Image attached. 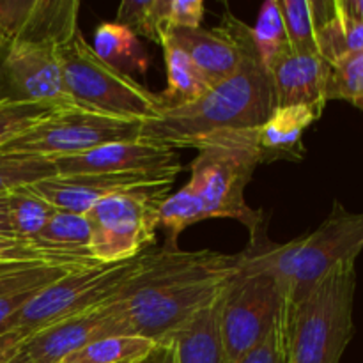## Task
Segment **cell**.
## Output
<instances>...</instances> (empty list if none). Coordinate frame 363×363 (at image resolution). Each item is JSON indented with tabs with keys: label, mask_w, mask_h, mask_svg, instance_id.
Returning <instances> with one entry per match:
<instances>
[{
	"label": "cell",
	"mask_w": 363,
	"mask_h": 363,
	"mask_svg": "<svg viewBox=\"0 0 363 363\" xmlns=\"http://www.w3.org/2000/svg\"><path fill=\"white\" fill-rule=\"evenodd\" d=\"M243 254L151 248L123 289L108 301L131 335L162 344L190 319L216 303L238 273Z\"/></svg>",
	"instance_id": "cell-1"
},
{
	"label": "cell",
	"mask_w": 363,
	"mask_h": 363,
	"mask_svg": "<svg viewBox=\"0 0 363 363\" xmlns=\"http://www.w3.org/2000/svg\"><path fill=\"white\" fill-rule=\"evenodd\" d=\"M275 108L269 73L250 39L236 73L195 101L163 108L142 121L138 138L172 149H197L206 138L222 131L257 128Z\"/></svg>",
	"instance_id": "cell-2"
},
{
	"label": "cell",
	"mask_w": 363,
	"mask_h": 363,
	"mask_svg": "<svg viewBox=\"0 0 363 363\" xmlns=\"http://www.w3.org/2000/svg\"><path fill=\"white\" fill-rule=\"evenodd\" d=\"M266 225L250 234L243 262L223 287L218 326L225 363H240L289 314L279 277L264 257Z\"/></svg>",
	"instance_id": "cell-3"
},
{
	"label": "cell",
	"mask_w": 363,
	"mask_h": 363,
	"mask_svg": "<svg viewBox=\"0 0 363 363\" xmlns=\"http://www.w3.org/2000/svg\"><path fill=\"white\" fill-rule=\"evenodd\" d=\"M357 261L330 269L286 321V363H340L354 335Z\"/></svg>",
	"instance_id": "cell-4"
},
{
	"label": "cell",
	"mask_w": 363,
	"mask_h": 363,
	"mask_svg": "<svg viewBox=\"0 0 363 363\" xmlns=\"http://www.w3.org/2000/svg\"><path fill=\"white\" fill-rule=\"evenodd\" d=\"M255 128L222 131L206 138L191 162L188 184L201 199L208 218H230L255 233L264 225V213L252 209L245 201V190L255 169L261 165Z\"/></svg>",
	"instance_id": "cell-5"
},
{
	"label": "cell",
	"mask_w": 363,
	"mask_h": 363,
	"mask_svg": "<svg viewBox=\"0 0 363 363\" xmlns=\"http://www.w3.org/2000/svg\"><path fill=\"white\" fill-rule=\"evenodd\" d=\"M363 248V213L333 201L325 222L289 243L266 240L264 257L282 284L287 307L300 303L315 284L340 262L357 261Z\"/></svg>",
	"instance_id": "cell-6"
},
{
	"label": "cell",
	"mask_w": 363,
	"mask_h": 363,
	"mask_svg": "<svg viewBox=\"0 0 363 363\" xmlns=\"http://www.w3.org/2000/svg\"><path fill=\"white\" fill-rule=\"evenodd\" d=\"M57 59L71 105L138 123L163 108L158 94L99 59L80 30L57 48Z\"/></svg>",
	"instance_id": "cell-7"
},
{
	"label": "cell",
	"mask_w": 363,
	"mask_h": 363,
	"mask_svg": "<svg viewBox=\"0 0 363 363\" xmlns=\"http://www.w3.org/2000/svg\"><path fill=\"white\" fill-rule=\"evenodd\" d=\"M170 186L133 188L98 202L87 213L92 259L98 264H119L155 248L160 206Z\"/></svg>",
	"instance_id": "cell-8"
},
{
	"label": "cell",
	"mask_w": 363,
	"mask_h": 363,
	"mask_svg": "<svg viewBox=\"0 0 363 363\" xmlns=\"http://www.w3.org/2000/svg\"><path fill=\"white\" fill-rule=\"evenodd\" d=\"M138 133V121L119 119L74 105L57 106L7 142L0 152L57 162L112 142L137 140Z\"/></svg>",
	"instance_id": "cell-9"
},
{
	"label": "cell",
	"mask_w": 363,
	"mask_h": 363,
	"mask_svg": "<svg viewBox=\"0 0 363 363\" xmlns=\"http://www.w3.org/2000/svg\"><path fill=\"white\" fill-rule=\"evenodd\" d=\"M140 257L119 264H96L67 273L32 298L9 321L7 330L25 337L112 300L137 272Z\"/></svg>",
	"instance_id": "cell-10"
},
{
	"label": "cell",
	"mask_w": 363,
	"mask_h": 363,
	"mask_svg": "<svg viewBox=\"0 0 363 363\" xmlns=\"http://www.w3.org/2000/svg\"><path fill=\"white\" fill-rule=\"evenodd\" d=\"M0 98L16 103L71 105L57 50L27 43L0 45Z\"/></svg>",
	"instance_id": "cell-11"
},
{
	"label": "cell",
	"mask_w": 363,
	"mask_h": 363,
	"mask_svg": "<svg viewBox=\"0 0 363 363\" xmlns=\"http://www.w3.org/2000/svg\"><path fill=\"white\" fill-rule=\"evenodd\" d=\"M77 0H0V45L27 43L60 48L78 28Z\"/></svg>",
	"instance_id": "cell-12"
},
{
	"label": "cell",
	"mask_w": 363,
	"mask_h": 363,
	"mask_svg": "<svg viewBox=\"0 0 363 363\" xmlns=\"http://www.w3.org/2000/svg\"><path fill=\"white\" fill-rule=\"evenodd\" d=\"M108 335H131L112 305L106 303L55 323L25 337L20 358L25 363H60L94 340Z\"/></svg>",
	"instance_id": "cell-13"
},
{
	"label": "cell",
	"mask_w": 363,
	"mask_h": 363,
	"mask_svg": "<svg viewBox=\"0 0 363 363\" xmlns=\"http://www.w3.org/2000/svg\"><path fill=\"white\" fill-rule=\"evenodd\" d=\"M163 35H169L188 53L213 87L238 71L243 60L245 48L252 39V27L227 9L225 14H222V23L211 30L202 27H167Z\"/></svg>",
	"instance_id": "cell-14"
},
{
	"label": "cell",
	"mask_w": 363,
	"mask_h": 363,
	"mask_svg": "<svg viewBox=\"0 0 363 363\" xmlns=\"http://www.w3.org/2000/svg\"><path fill=\"white\" fill-rule=\"evenodd\" d=\"M57 174H155L177 177L183 170L176 149L137 140H121L101 145L73 158L57 160Z\"/></svg>",
	"instance_id": "cell-15"
},
{
	"label": "cell",
	"mask_w": 363,
	"mask_h": 363,
	"mask_svg": "<svg viewBox=\"0 0 363 363\" xmlns=\"http://www.w3.org/2000/svg\"><path fill=\"white\" fill-rule=\"evenodd\" d=\"M176 177L155 176V174H69V176L48 177L34 183L32 186L60 211L87 215L103 199L119 191L144 186H163L174 184Z\"/></svg>",
	"instance_id": "cell-16"
},
{
	"label": "cell",
	"mask_w": 363,
	"mask_h": 363,
	"mask_svg": "<svg viewBox=\"0 0 363 363\" xmlns=\"http://www.w3.org/2000/svg\"><path fill=\"white\" fill-rule=\"evenodd\" d=\"M277 106L308 105L325 108L330 64L319 53L289 50L268 67Z\"/></svg>",
	"instance_id": "cell-17"
},
{
	"label": "cell",
	"mask_w": 363,
	"mask_h": 363,
	"mask_svg": "<svg viewBox=\"0 0 363 363\" xmlns=\"http://www.w3.org/2000/svg\"><path fill=\"white\" fill-rule=\"evenodd\" d=\"M319 106H277L254 130L262 163L300 162L305 156L303 133L321 117Z\"/></svg>",
	"instance_id": "cell-18"
},
{
	"label": "cell",
	"mask_w": 363,
	"mask_h": 363,
	"mask_svg": "<svg viewBox=\"0 0 363 363\" xmlns=\"http://www.w3.org/2000/svg\"><path fill=\"white\" fill-rule=\"evenodd\" d=\"M77 266L60 264H32L0 268V333L6 332L11 319L38 296L43 289L77 272Z\"/></svg>",
	"instance_id": "cell-19"
},
{
	"label": "cell",
	"mask_w": 363,
	"mask_h": 363,
	"mask_svg": "<svg viewBox=\"0 0 363 363\" xmlns=\"http://www.w3.org/2000/svg\"><path fill=\"white\" fill-rule=\"evenodd\" d=\"M30 243L39 250L66 261L82 262L87 266L98 264L91 255V225L87 215L57 209L45 229L32 238Z\"/></svg>",
	"instance_id": "cell-20"
},
{
	"label": "cell",
	"mask_w": 363,
	"mask_h": 363,
	"mask_svg": "<svg viewBox=\"0 0 363 363\" xmlns=\"http://www.w3.org/2000/svg\"><path fill=\"white\" fill-rule=\"evenodd\" d=\"M218 303L220 298L165 340L176 347L177 363H225L220 339Z\"/></svg>",
	"instance_id": "cell-21"
},
{
	"label": "cell",
	"mask_w": 363,
	"mask_h": 363,
	"mask_svg": "<svg viewBox=\"0 0 363 363\" xmlns=\"http://www.w3.org/2000/svg\"><path fill=\"white\" fill-rule=\"evenodd\" d=\"M160 46L163 48L167 69V89L158 94L163 108L186 105L204 96L211 89V84L206 80L188 53L179 48L169 35H163Z\"/></svg>",
	"instance_id": "cell-22"
},
{
	"label": "cell",
	"mask_w": 363,
	"mask_h": 363,
	"mask_svg": "<svg viewBox=\"0 0 363 363\" xmlns=\"http://www.w3.org/2000/svg\"><path fill=\"white\" fill-rule=\"evenodd\" d=\"M291 50L318 53V30L335 13L333 2L318 0H282L280 2Z\"/></svg>",
	"instance_id": "cell-23"
},
{
	"label": "cell",
	"mask_w": 363,
	"mask_h": 363,
	"mask_svg": "<svg viewBox=\"0 0 363 363\" xmlns=\"http://www.w3.org/2000/svg\"><path fill=\"white\" fill-rule=\"evenodd\" d=\"M160 344L140 335H108L94 340L60 363H147Z\"/></svg>",
	"instance_id": "cell-24"
},
{
	"label": "cell",
	"mask_w": 363,
	"mask_h": 363,
	"mask_svg": "<svg viewBox=\"0 0 363 363\" xmlns=\"http://www.w3.org/2000/svg\"><path fill=\"white\" fill-rule=\"evenodd\" d=\"M91 46L99 59L121 71L135 67L144 73L147 67V55L138 43V38L117 21L99 23Z\"/></svg>",
	"instance_id": "cell-25"
},
{
	"label": "cell",
	"mask_w": 363,
	"mask_h": 363,
	"mask_svg": "<svg viewBox=\"0 0 363 363\" xmlns=\"http://www.w3.org/2000/svg\"><path fill=\"white\" fill-rule=\"evenodd\" d=\"M7 211L11 233L30 241L45 229L57 208H53L32 184H25L7 191Z\"/></svg>",
	"instance_id": "cell-26"
},
{
	"label": "cell",
	"mask_w": 363,
	"mask_h": 363,
	"mask_svg": "<svg viewBox=\"0 0 363 363\" xmlns=\"http://www.w3.org/2000/svg\"><path fill=\"white\" fill-rule=\"evenodd\" d=\"M252 39L266 69L289 52L291 45L282 9H280V0H268L262 4L257 21L252 27Z\"/></svg>",
	"instance_id": "cell-27"
},
{
	"label": "cell",
	"mask_w": 363,
	"mask_h": 363,
	"mask_svg": "<svg viewBox=\"0 0 363 363\" xmlns=\"http://www.w3.org/2000/svg\"><path fill=\"white\" fill-rule=\"evenodd\" d=\"M360 50H363V23L344 14L335 4V13L318 30V53L332 64Z\"/></svg>",
	"instance_id": "cell-28"
},
{
	"label": "cell",
	"mask_w": 363,
	"mask_h": 363,
	"mask_svg": "<svg viewBox=\"0 0 363 363\" xmlns=\"http://www.w3.org/2000/svg\"><path fill=\"white\" fill-rule=\"evenodd\" d=\"M206 220L204 206L190 184L170 194L160 206V227L167 233L165 247L177 248V238L194 223Z\"/></svg>",
	"instance_id": "cell-29"
},
{
	"label": "cell",
	"mask_w": 363,
	"mask_h": 363,
	"mask_svg": "<svg viewBox=\"0 0 363 363\" xmlns=\"http://www.w3.org/2000/svg\"><path fill=\"white\" fill-rule=\"evenodd\" d=\"M169 0H124L117 9V23L130 28L135 35L162 45L167 30Z\"/></svg>",
	"instance_id": "cell-30"
},
{
	"label": "cell",
	"mask_w": 363,
	"mask_h": 363,
	"mask_svg": "<svg viewBox=\"0 0 363 363\" xmlns=\"http://www.w3.org/2000/svg\"><path fill=\"white\" fill-rule=\"evenodd\" d=\"M340 99L363 108V50L330 64L326 101Z\"/></svg>",
	"instance_id": "cell-31"
},
{
	"label": "cell",
	"mask_w": 363,
	"mask_h": 363,
	"mask_svg": "<svg viewBox=\"0 0 363 363\" xmlns=\"http://www.w3.org/2000/svg\"><path fill=\"white\" fill-rule=\"evenodd\" d=\"M52 176H57V167L50 160L0 152V194H7L25 184H34Z\"/></svg>",
	"instance_id": "cell-32"
},
{
	"label": "cell",
	"mask_w": 363,
	"mask_h": 363,
	"mask_svg": "<svg viewBox=\"0 0 363 363\" xmlns=\"http://www.w3.org/2000/svg\"><path fill=\"white\" fill-rule=\"evenodd\" d=\"M32 264H60V266H77V268H89L82 262L66 261V259L55 257V255L35 248L30 241L21 240L14 234L0 233V268H11V266H32ZM96 266V264H94Z\"/></svg>",
	"instance_id": "cell-33"
},
{
	"label": "cell",
	"mask_w": 363,
	"mask_h": 363,
	"mask_svg": "<svg viewBox=\"0 0 363 363\" xmlns=\"http://www.w3.org/2000/svg\"><path fill=\"white\" fill-rule=\"evenodd\" d=\"M53 108L57 106L43 103H16L0 98V149Z\"/></svg>",
	"instance_id": "cell-34"
},
{
	"label": "cell",
	"mask_w": 363,
	"mask_h": 363,
	"mask_svg": "<svg viewBox=\"0 0 363 363\" xmlns=\"http://www.w3.org/2000/svg\"><path fill=\"white\" fill-rule=\"evenodd\" d=\"M286 321L287 315L240 363H286Z\"/></svg>",
	"instance_id": "cell-35"
},
{
	"label": "cell",
	"mask_w": 363,
	"mask_h": 363,
	"mask_svg": "<svg viewBox=\"0 0 363 363\" xmlns=\"http://www.w3.org/2000/svg\"><path fill=\"white\" fill-rule=\"evenodd\" d=\"M206 6L202 0H169L167 27L199 28L204 20Z\"/></svg>",
	"instance_id": "cell-36"
},
{
	"label": "cell",
	"mask_w": 363,
	"mask_h": 363,
	"mask_svg": "<svg viewBox=\"0 0 363 363\" xmlns=\"http://www.w3.org/2000/svg\"><path fill=\"white\" fill-rule=\"evenodd\" d=\"M25 335L14 330L0 333V363H11L20 353V347L23 344Z\"/></svg>",
	"instance_id": "cell-37"
},
{
	"label": "cell",
	"mask_w": 363,
	"mask_h": 363,
	"mask_svg": "<svg viewBox=\"0 0 363 363\" xmlns=\"http://www.w3.org/2000/svg\"><path fill=\"white\" fill-rule=\"evenodd\" d=\"M335 4L344 14L363 23V0H335Z\"/></svg>",
	"instance_id": "cell-38"
},
{
	"label": "cell",
	"mask_w": 363,
	"mask_h": 363,
	"mask_svg": "<svg viewBox=\"0 0 363 363\" xmlns=\"http://www.w3.org/2000/svg\"><path fill=\"white\" fill-rule=\"evenodd\" d=\"M147 363H177L176 358V347L172 342H163L160 344L158 351L151 357Z\"/></svg>",
	"instance_id": "cell-39"
},
{
	"label": "cell",
	"mask_w": 363,
	"mask_h": 363,
	"mask_svg": "<svg viewBox=\"0 0 363 363\" xmlns=\"http://www.w3.org/2000/svg\"><path fill=\"white\" fill-rule=\"evenodd\" d=\"M0 233L13 234L9 225V211H7V194H0Z\"/></svg>",
	"instance_id": "cell-40"
},
{
	"label": "cell",
	"mask_w": 363,
	"mask_h": 363,
	"mask_svg": "<svg viewBox=\"0 0 363 363\" xmlns=\"http://www.w3.org/2000/svg\"><path fill=\"white\" fill-rule=\"evenodd\" d=\"M11 363H25L23 360H21V358H20V353H18V357L16 358H14V360L13 362H11Z\"/></svg>",
	"instance_id": "cell-41"
}]
</instances>
